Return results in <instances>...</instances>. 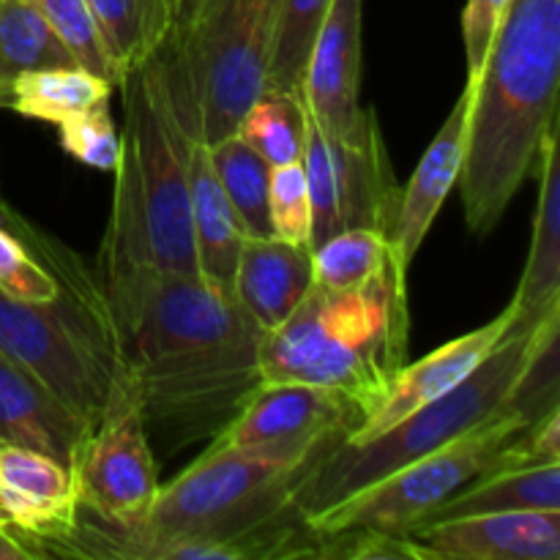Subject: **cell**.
Here are the masks:
<instances>
[{
	"label": "cell",
	"mask_w": 560,
	"mask_h": 560,
	"mask_svg": "<svg viewBox=\"0 0 560 560\" xmlns=\"http://www.w3.org/2000/svg\"><path fill=\"white\" fill-rule=\"evenodd\" d=\"M217 178L228 195L230 206L238 213L241 228L249 238H271V213H268V180L271 164L252 151L238 135L208 145Z\"/></svg>",
	"instance_id": "25"
},
{
	"label": "cell",
	"mask_w": 560,
	"mask_h": 560,
	"mask_svg": "<svg viewBox=\"0 0 560 560\" xmlns=\"http://www.w3.org/2000/svg\"><path fill=\"white\" fill-rule=\"evenodd\" d=\"M235 135L271 167L301 162L306 140V107L301 93L266 91L246 109Z\"/></svg>",
	"instance_id": "26"
},
{
	"label": "cell",
	"mask_w": 560,
	"mask_h": 560,
	"mask_svg": "<svg viewBox=\"0 0 560 560\" xmlns=\"http://www.w3.org/2000/svg\"><path fill=\"white\" fill-rule=\"evenodd\" d=\"M539 202L534 213L528 260L514 299L512 323H536L560 304V159L558 126L545 137L539 156Z\"/></svg>",
	"instance_id": "20"
},
{
	"label": "cell",
	"mask_w": 560,
	"mask_h": 560,
	"mask_svg": "<svg viewBox=\"0 0 560 560\" xmlns=\"http://www.w3.org/2000/svg\"><path fill=\"white\" fill-rule=\"evenodd\" d=\"M33 3L47 16V22L63 38V44L71 49V55H74L82 69L104 77L109 85L118 88V77H115L113 66L104 55L102 38H98L88 0H33Z\"/></svg>",
	"instance_id": "30"
},
{
	"label": "cell",
	"mask_w": 560,
	"mask_h": 560,
	"mask_svg": "<svg viewBox=\"0 0 560 560\" xmlns=\"http://www.w3.org/2000/svg\"><path fill=\"white\" fill-rule=\"evenodd\" d=\"M512 320V310L506 306L495 320L441 345V348L432 350L430 355L419 359L416 364H405L392 381V386H388L383 402L345 441H372V438L383 435V432L392 430L402 419H408L410 413H416L424 405L435 402L443 394L452 392L454 386H459L495 350V345L509 331Z\"/></svg>",
	"instance_id": "14"
},
{
	"label": "cell",
	"mask_w": 560,
	"mask_h": 560,
	"mask_svg": "<svg viewBox=\"0 0 560 560\" xmlns=\"http://www.w3.org/2000/svg\"><path fill=\"white\" fill-rule=\"evenodd\" d=\"M115 77L145 63L173 31L170 0H88Z\"/></svg>",
	"instance_id": "23"
},
{
	"label": "cell",
	"mask_w": 560,
	"mask_h": 560,
	"mask_svg": "<svg viewBox=\"0 0 560 560\" xmlns=\"http://www.w3.org/2000/svg\"><path fill=\"white\" fill-rule=\"evenodd\" d=\"M279 0H208L189 31L167 36L200 107L208 145L235 135L266 93Z\"/></svg>",
	"instance_id": "7"
},
{
	"label": "cell",
	"mask_w": 560,
	"mask_h": 560,
	"mask_svg": "<svg viewBox=\"0 0 560 560\" xmlns=\"http://www.w3.org/2000/svg\"><path fill=\"white\" fill-rule=\"evenodd\" d=\"M80 66L33 0H0V98L16 77Z\"/></svg>",
	"instance_id": "24"
},
{
	"label": "cell",
	"mask_w": 560,
	"mask_h": 560,
	"mask_svg": "<svg viewBox=\"0 0 560 560\" xmlns=\"http://www.w3.org/2000/svg\"><path fill=\"white\" fill-rule=\"evenodd\" d=\"M408 271L394 257L361 288L312 282L293 315L262 334V383H310L342 399L359 424L408 364Z\"/></svg>",
	"instance_id": "5"
},
{
	"label": "cell",
	"mask_w": 560,
	"mask_h": 560,
	"mask_svg": "<svg viewBox=\"0 0 560 560\" xmlns=\"http://www.w3.org/2000/svg\"><path fill=\"white\" fill-rule=\"evenodd\" d=\"M0 503L42 558L38 541L71 528L80 517L69 468L42 452L0 446Z\"/></svg>",
	"instance_id": "17"
},
{
	"label": "cell",
	"mask_w": 560,
	"mask_h": 560,
	"mask_svg": "<svg viewBox=\"0 0 560 560\" xmlns=\"http://www.w3.org/2000/svg\"><path fill=\"white\" fill-rule=\"evenodd\" d=\"M495 512H560V463L517 468L495 465L454 492L419 525Z\"/></svg>",
	"instance_id": "21"
},
{
	"label": "cell",
	"mask_w": 560,
	"mask_h": 560,
	"mask_svg": "<svg viewBox=\"0 0 560 560\" xmlns=\"http://www.w3.org/2000/svg\"><path fill=\"white\" fill-rule=\"evenodd\" d=\"M124 334L153 452L217 438L262 383V328L200 277L135 271L102 284Z\"/></svg>",
	"instance_id": "1"
},
{
	"label": "cell",
	"mask_w": 560,
	"mask_h": 560,
	"mask_svg": "<svg viewBox=\"0 0 560 560\" xmlns=\"http://www.w3.org/2000/svg\"><path fill=\"white\" fill-rule=\"evenodd\" d=\"M0 560H38V552L20 530L3 525L0 528Z\"/></svg>",
	"instance_id": "34"
},
{
	"label": "cell",
	"mask_w": 560,
	"mask_h": 560,
	"mask_svg": "<svg viewBox=\"0 0 560 560\" xmlns=\"http://www.w3.org/2000/svg\"><path fill=\"white\" fill-rule=\"evenodd\" d=\"M560 0H512L474 82L459 175L470 233L495 230L539 170L545 137L558 126Z\"/></svg>",
	"instance_id": "2"
},
{
	"label": "cell",
	"mask_w": 560,
	"mask_h": 560,
	"mask_svg": "<svg viewBox=\"0 0 560 560\" xmlns=\"http://www.w3.org/2000/svg\"><path fill=\"white\" fill-rule=\"evenodd\" d=\"M512 0H465L463 9V44L468 82H479L485 71L492 42L506 22Z\"/></svg>",
	"instance_id": "33"
},
{
	"label": "cell",
	"mask_w": 560,
	"mask_h": 560,
	"mask_svg": "<svg viewBox=\"0 0 560 560\" xmlns=\"http://www.w3.org/2000/svg\"><path fill=\"white\" fill-rule=\"evenodd\" d=\"M109 93L113 85L82 66H52L16 77L0 98V109H14L25 118L58 126L96 104L109 102Z\"/></svg>",
	"instance_id": "22"
},
{
	"label": "cell",
	"mask_w": 560,
	"mask_h": 560,
	"mask_svg": "<svg viewBox=\"0 0 560 560\" xmlns=\"http://www.w3.org/2000/svg\"><path fill=\"white\" fill-rule=\"evenodd\" d=\"M91 427L71 413L33 372L0 350V446H22L74 468Z\"/></svg>",
	"instance_id": "16"
},
{
	"label": "cell",
	"mask_w": 560,
	"mask_h": 560,
	"mask_svg": "<svg viewBox=\"0 0 560 560\" xmlns=\"http://www.w3.org/2000/svg\"><path fill=\"white\" fill-rule=\"evenodd\" d=\"M118 88L124 131L113 170V211L98 249V282L109 284L135 271L200 277L186 167L191 137L200 131L186 129L175 115L156 52L126 71Z\"/></svg>",
	"instance_id": "4"
},
{
	"label": "cell",
	"mask_w": 560,
	"mask_h": 560,
	"mask_svg": "<svg viewBox=\"0 0 560 560\" xmlns=\"http://www.w3.org/2000/svg\"><path fill=\"white\" fill-rule=\"evenodd\" d=\"M359 416L326 388L310 383H260L235 419L208 441L213 452L310 457L334 438H348Z\"/></svg>",
	"instance_id": "11"
},
{
	"label": "cell",
	"mask_w": 560,
	"mask_h": 560,
	"mask_svg": "<svg viewBox=\"0 0 560 560\" xmlns=\"http://www.w3.org/2000/svg\"><path fill=\"white\" fill-rule=\"evenodd\" d=\"M328 5L331 0H279L266 91L301 93L306 60L326 22Z\"/></svg>",
	"instance_id": "28"
},
{
	"label": "cell",
	"mask_w": 560,
	"mask_h": 560,
	"mask_svg": "<svg viewBox=\"0 0 560 560\" xmlns=\"http://www.w3.org/2000/svg\"><path fill=\"white\" fill-rule=\"evenodd\" d=\"M306 186H310V249L345 230H377L392 235L402 186L397 184L377 115L353 137H328L306 115L304 140Z\"/></svg>",
	"instance_id": "9"
},
{
	"label": "cell",
	"mask_w": 560,
	"mask_h": 560,
	"mask_svg": "<svg viewBox=\"0 0 560 560\" xmlns=\"http://www.w3.org/2000/svg\"><path fill=\"white\" fill-rule=\"evenodd\" d=\"M424 558L438 560H558L560 512H495L410 528Z\"/></svg>",
	"instance_id": "13"
},
{
	"label": "cell",
	"mask_w": 560,
	"mask_h": 560,
	"mask_svg": "<svg viewBox=\"0 0 560 560\" xmlns=\"http://www.w3.org/2000/svg\"><path fill=\"white\" fill-rule=\"evenodd\" d=\"M189 211L191 238H195L197 273L202 282L233 299L235 266H238L241 244L246 233L238 213L230 206L217 170L211 164V151L200 135L191 137L189 145Z\"/></svg>",
	"instance_id": "19"
},
{
	"label": "cell",
	"mask_w": 560,
	"mask_h": 560,
	"mask_svg": "<svg viewBox=\"0 0 560 560\" xmlns=\"http://www.w3.org/2000/svg\"><path fill=\"white\" fill-rule=\"evenodd\" d=\"M206 5L208 0H170V14H173V31H170V36H178V33L189 31Z\"/></svg>",
	"instance_id": "35"
},
{
	"label": "cell",
	"mask_w": 560,
	"mask_h": 560,
	"mask_svg": "<svg viewBox=\"0 0 560 560\" xmlns=\"http://www.w3.org/2000/svg\"><path fill=\"white\" fill-rule=\"evenodd\" d=\"M361 0H331L306 60L301 102L328 137H353L375 113L361 107Z\"/></svg>",
	"instance_id": "12"
},
{
	"label": "cell",
	"mask_w": 560,
	"mask_h": 560,
	"mask_svg": "<svg viewBox=\"0 0 560 560\" xmlns=\"http://www.w3.org/2000/svg\"><path fill=\"white\" fill-rule=\"evenodd\" d=\"M0 217L60 282V293L47 304L0 295V350L33 372L93 432L115 405L140 402L107 293L71 246L3 200Z\"/></svg>",
	"instance_id": "3"
},
{
	"label": "cell",
	"mask_w": 560,
	"mask_h": 560,
	"mask_svg": "<svg viewBox=\"0 0 560 560\" xmlns=\"http://www.w3.org/2000/svg\"><path fill=\"white\" fill-rule=\"evenodd\" d=\"M60 145L69 156L82 162L85 167L113 173L120 156V135L115 131L109 102L96 104L85 113L58 124Z\"/></svg>",
	"instance_id": "31"
},
{
	"label": "cell",
	"mask_w": 560,
	"mask_h": 560,
	"mask_svg": "<svg viewBox=\"0 0 560 560\" xmlns=\"http://www.w3.org/2000/svg\"><path fill=\"white\" fill-rule=\"evenodd\" d=\"M3 525H11V520H9V514H5L3 503H0V528H3Z\"/></svg>",
	"instance_id": "36"
},
{
	"label": "cell",
	"mask_w": 560,
	"mask_h": 560,
	"mask_svg": "<svg viewBox=\"0 0 560 560\" xmlns=\"http://www.w3.org/2000/svg\"><path fill=\"white\" fill-rule=\"evenodd\" d=\"M60 293V282L38 260L20 233L0 217V295L27 304H47Z\"/></svg>",
	"instance_id": "29"
},
{
	"label": "cell",
	"mask_w": 560,
	"mask_h": 560,
	"mask_svg": "<svg viewBox=\"0 0 560 560\" xmlns=\"http://www.w3.org/2000/svg\"><path fill=\"white\" fill-rule=\"evenodd\" d=\"M539 323H512L495 350L459 386L410 413L383 435L364 443H350L345 438L328 443L295 481L288 512L301 520L312 517L331 503L375 485L392 470L446 446L487 419L509 413V397L523 375Z\"/></svg>",
	"instance_id": "6"
},
{
	"label": "cell",
	"mask_w": 560,
	"mask_h": 560,
	"mask_svg": "<svg viewBox=\"0 0 560 560\" xmlns=\"http://www.w3.org/2000/svg\"><path fill=\"white\" fill-rule=\"evenodd\" d=\"M394 246L377 230H345L312 249V277L317 288L350 290L370 282L394 260Z\"/></svg>",
	"instance_id": "27"
},
{
	"label": "cell",
	"mask_w": 560,
	"mask_h": 560,
	"mask_svg": "<svg viewBox=\"0 0 560 560\" xmlns=\"http://www.w3.org/2000/svg\"><path fill=\"white\" fill-rule=\"evenodd\" d=\"M470 104H474V82L465 80L457 104H454L448 118L443 120L441 131L421 156L413 178L402 189L397 222H394L388 238H392L394 255L405 268L413 266L416 255H419L430 228L435 224L443 202L452 195L454 186L459 184L465 164V142H468Z\"/></svg>",
	"instance_id": "15"
},
{
	"label": "cell",
	"mask_w": 560,
	"mask_h": 560,
	"mask_svg": "<svg viewBox=\"0 0 560 560\" xmlns=\"http://www.w3.org/2000/svg\"><path fill=\"white\" fill-rule=\"evenodd\" d=\"M525 427L528 421L517 413L487 419L485 424L454 438L446 446L392 470L375 485L331 503L323 512L304 517V523L320 534H342V530L408 534L454 492L495 468L509 443Z\"/></svg>",
	"instance_id": "8"
},
{
	"label": "cell",
	"mask_w": 560,
	"mask_h": 560,
	"mask_svg": "<svg viewBox=\"0 0 560 560\" xmlns=\"http://www.w3.org/2000/svg\"><path fill=\"white\" fill-rule=\"evenodd\" d=\"M268 213H271L273 238L310 244L312 206L304 164L293 162L282 164V167H271V180H268Z\"/></svg>",
	"instance_id": "32"
},
{
	"label": "cell",
	"mask_w": 560,
	"mask_h": 560,
	"mask_svg": "<svg viewBox=\"0 0 560 560\" xmlns=\"http://www.w3.org/2000/svg\"><path fill=\"white\" fill-rule=\"evenodd\" d=\"M80 514L98 523L137 525L159 492V465L140 402H120L93 427L71 468Z\"/></svg>",
	"instance_id": "10"
},
{
	"label": "cell",
	"mask_w": 560,
	"mask_h": 560,
	"mask_svg": "<svg viewBox=\"0 0 560 560\" xmlns=\"http://www.w3.org/2000/svg\"><path fill=\"white\" fill-rule=\"evenodd\" d=\"M312 249L282 238H249L241 244L233 279V299L262 331L288 320L310 293Z\"/></svg>",
	"instance_id": "18"
}]
</instances>
